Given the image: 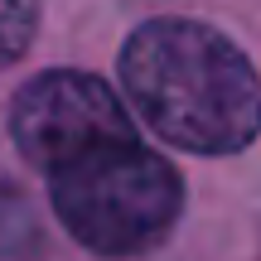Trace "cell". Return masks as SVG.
<instances>
[{
	"mask_svg": "<svg viewBox=\"0 0 261 261\" xmlns=\"http://www.w3.org/2000/svg\"><path fill=\"white\" fill-rule=\"evenodd\" d=\"M121 83L160 140L194 155L247 150L261 130V77L227 34L198 19H150L121 48Z\"/></svg>",
	"mask_w": 261,
	"mask_h": 261,
	"instance_id": "obj_1",
	"label": "cell"
},
{
	"mask_svg": "<svg viewBox=\"0 0 261 261\" xmlns=\"http://www.w3.org/2000/svg\"><path fill=\"white\" fill-rule=\"evenodd\" d=\"M63 227L102 256H140L169 237L184 213V184L174 165L136 136L83 150L48 174Z\"/></svg>",
	"mask_w": 261,
	"mask_h": 261,
	"instance_id": "obj_2",
	"label": "cell"
},
{
	"mask_svg": "<svg viewBox=\"0 0 261 261\" xmlns=\"http://www.w3.org/2000/svg\"><path fill=\"white\" fill-rule=\"evenodd\" d=\"M10 136L34 169L54 174L58 165L77 160L83 150L107 145V140H126L136 130H130L121 97L97 73L54 68V73H39L34 83H24L15 92Z\"/></svg>",
	"mask_w": 261,
	"mask_h": 261,
	"instance_id": "obj_3",
	"label": "cell"
},
{
	"mask_svg": "<svg viewBox=\"0 0 261 261\" xmlns=\"http://www.w3.org/2000/svg\"><path fill=\"white\" fill-rule=\"evenodd\" d=\"M34 252H39L34 208L10 179H0V261H29Z\"/></svg>",
	"mask_w": 261,
	"mask_h": 261,
	"instance_id": "obj_4",
	"label": "cell"
},
{
	"mask_svg": "<svg viewBox=\"0 0 261 261\" xmlns=\"http://www.w3.org/2000/svg\"><path fill=\"white\" fill-rule=\"evenodd\" d=\"M39 29V0H0V68L19 63Z\"/></svg>",
	"mask_w": 261,
	"mask_h": 261,
	"instance_id": "obj_5",
	"label": "cell"
}]
</instances>
